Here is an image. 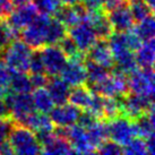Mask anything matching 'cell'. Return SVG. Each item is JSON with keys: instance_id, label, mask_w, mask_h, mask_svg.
Instances as JSON below:
<instances>
[{"instance_id": "1", "label": "cell", "mask_w": 155, "mask_h": 155, "mask_svg": "<svg viewBox=\"0 0 155 155\" xmlns=\"http://www.w3.org/2000/svg\"><path fill=\"white\" fill-rule=\"evenodd\" d=\"M8 142L15 154L36 155L42 154L41 144L31 129L15 122L8 137Z\"/></svg>"}, {"instance_id": "2", "label": "cell", "mask_w": 155, "mask_h": 155, "mask_svg": "<svg viewBox=\"0 0 155 155\" xmlns=\"http://www.w3.org/2000/svg\"><path fill=\"white\" fill-rule=\"evenodd\" d=\"M33 49H31L23 40H15L2 51L5 64L9 69L17 71H28L31 54Z\"/></svg>"}, {"instance_id": "3", "label": "cell", "mask_w": 155, "mask_h": 155, "mask_svg": "<svg viewBox=\"0 0 155 155\" xmlns=\"http://www.w3.org/2000/svg\"><path fill=\"white\" fill-rule=\"evenodd\" d=\"M118 100L120 103L121 116L128 118L131 121L146 113L152 105H154V99L130 92L122 96H118Z\"/></svg>"}, {"instance_id": "4", "label": "cell", "mask_w": 155, "mask_h": 155, "mask_svg": "<svg viewBox=\"0 0 155 155\" xmlns=\"http://www.w3.org/2000/svg\"><path fill=\"white\" fill-rule=\"evenodd\" d=\"M50 16L40 14L34 18V21L30 25L23 28L21 34L22 40L31 49H41L45 45V36H47V28L49 25Z\"/></svg>"}, {"instance_id": "5", "label": "cell", "mask_w": 155, "mask_h": 155, "mask_svg": "<svg viewBox=\"0 0 155 155\" xmlns=\"http://www.w3.org/2000/svg\"><path fill=\"white\" fill-rule=\"evenodd\" d=\"M4 102L8 108L10 117L16 124L21 122L26 116L35 111L33 97L30 93L10 92L4 97Z\"/></svg>"}, {"instance_id": "6", "label": "cell", "mask_w": 155, "mask_h": 155, "mask_svg": "<svg viewBox=\"0 0 155 155\" xmlns=\"http://www.w3.org/2000/svg\"><path fill=\"white\" fill-rule=\"evenodd\" d=\"M130 93L154 99V70L153 68H137L127 76Z\"/></svg>"}, {"instance_id": "7", "label": "cell", "mask_w": 155, "mask_h": 155, "mask_svg": "<svg viewBox=\"0 0 155 155\" xmlns=\"http://www.w3.org/2000/svg\"><path fill=\"white\" fill-rule=\"evenodd\" d=\"M48 76H58L66 66L68 58L58 44H45L40 49Z\"/></svg>"}, {"instance_id": "8", "label": "cell", "mask_w": 155, "mask_h": 155, "mask_svg": "<svg viewBox=\"0 0 155 155\" xmlns=\"http://www.w3.org/2000/svg\"><path fill=\"white\" fill-rule=\"evenodd\" d=\"M108 137L121 146H125L131 138L136 137L134 131L133 121L124 116H119L107 121Z\"/></svg>"}, {"instance_id": "9", "label": "cell", "mask_w": 155, "mask_h": 155, "mask_svg": "<svg viewBox=\"0 0 155 155\" xmlns=\"http://www.w3.org/2000/svg\"><path fill=\"white\" fill-rule=\"evenodd\" d=\"M85 54L75 58H69L66 66L61 70V78L69 86H79L86 83V68L84 65Z\"/></svg>"}, {"instance_id": "10", "label": "cell", "mask_w": 155, "mask_h": 155, "mask_svg": "<svg viewBox=\"0 0 155 155\" xmlns=\"http://www.w3.org/2000/svg\"><path fill=\"white\" fill-rule=\"evenodd\" d=\"M38 15H39V12L35 7V5L28 1V2L17 6L16 9L14 8L10 15L5 19L15 30L21 31L27 25H30Z\"/></svg>"}, {"instance_id": "11", "label": "cell", "mask_w": 155, "mask_h": 155, "mask_svg": "<svg viewBox=\"0 0 155 155\" xmlns=\"http://www.w3.org/2000/svg\"><path fill=\"white\" fill-rule=\"evenodd\" d=\"M68 33L69 36L74 40V42L78 47L79 51L83 53H85L97 40L93 27L85 21L70 27Z\"/></svg>"}, {"instance_id": "12", "label": "cell", "mask_w": 155, "mask_h": 155, "mask_svg": "<svg viewBox=\"0 0 155 155\" xmlns=\"http://www.w3.org/2000/svg\"><path fill=\"white\" fill-rule=\"evenodd\" d=\"M85 15H86V7L83 5V2L77 5L61 4L60 7L53 14L54 18H57L61 24H64L67 28H70L77 25L78 23L83 22Z\"/></svg>"}, {"instance_id": "13", "label": "cell", "mask_w": 155, "mask_h": 155, "mask_svg": "<svg viewBox=\"0 0 155 155\" xmlns=\"http://www.w3.org/2000/svg\"><path fill=\"white\" fill-rule=\"evenodd\" d=\"M50 119L54 127H69L77 124L78 116L81 113V109L73 104H60L56 108H52L50 112Z\"/></svg>"}, {"instance_id": "14", "label": "cell", "mask_w": 155, "mask_h": 155, "mask_svg": "<svg viewBox=\"0 0 155 155\" xmlns=\"http://www.w3.org/2000/svg\"><path fill=\"white\" fill-rule=\"evenodd\" d=\"M107 16L114 32H127L131 30L135 25L134 18L130 14L127 2H124L107 12Z\"/></svg>"}, {"instance_id": "15", "label": "cell", "mask_w": 155, "mask_h": 155, "mask_svg": "<svg viewBox=\"0 0 155 155\" xmlns=\"http://www.w3.org/2000/svg\"><path fill=\"white\" fill-rule=\"evenodd\" d=\"M85 58L108 69H111L114 66V60L111 49L109 47L108 40H96V42L85 52Z\"/></svg>"}, {"instance_id": "16", "label": "cell", "mask_w": 155, "mask_h": 155, "mask_svg": "<svg viewBox=\"0 0 155 155\" xmlns=\"http://www.w3.org/2000/svg\"><path fill=\"white\" fill-rule=\"evenodd\" d=\"M67 139L70 145L73 146L75 153L79 154H93L95 153V148L91 145L87 138L86 130L79 125H71L67 130Z\"/></svg>"}, {"instance_id": "17", "label": "cell", "mask_w": 155, "mask_h": 155, "mask_svg": "<svg viewBox=\"0 0 155 155\" xmlns=\"http://www.w3.org/2000/svg\"><path fill=\"white\" fill-rule=\"evenodd\" d=\"M42 154H74L73 146L67 138L60 137L52 131L41 142Z\"/></svg>"}, {"instance_id": "18", "label": "cell", "mask_w": 155, "mask_h": 155, "mask_svg": "<svg viewBox=\"0 0 155 155\" xmlns=\"http://www.w3.org/2000/svg\"><path fill=\"white\" fill-rule=\"evenodd\" d=\"M18 125H22L31 129L35 135L53 131L54 129V125L52 124L50 117H48L45 113L35 111L26 116L21 122H18Z\"/></svg>"}, {"instance_id": "19", "label": "cell", "mask_w": 155, "mask_h": 155, "mask_svg": "<svg viewBox=\"0 0 155 155\" xmlns=\"http://www.w3.org/2000/svg\"><path fill=\"white\" fill-rule=\"evenodd\" d=\"M69 85L62 79L57 76H49V81L47 84V90L51 96L53 103L57 105L67 103L69 95Z\"/></svg>"}, {"instance_id": "20", "label": "cell", "mask_w": 155, "mask_h": 155, "mask_svg": "<svg viewBox=\"0 0 155 155\" xmlns=\"http://www.w3.org/2000/svg\"><path fill=\"white\" fill-rule=\"evenodd\" d=\"M135 136L140 138H147L154 134V105H152L150 110L143 116L138 117L133 121Z\"/></svg>"}, {"instance_id": "21", "label": "cell", "mask_w": 155, "mask_h": 155, "mask_svg": "<svg viewBox=\"0 0 155 155\" xmlns=\"http://www.w3.org/2000/svg\"><path fill=\"white\" fill-rule=\"evenodd\" d=\"M112 56H113V60H114V67L119 68L126 75H129L130 73L135 71L138 68L134 51H131L128 48L113 52Z\"/></svg>"}, {"instance_id": "22", "label": "cell", "mask_w": 155, "mask_h": 155, "mask_svg": "<svg viewBox=\"0 0 155 155\" xmlns=\"http://www.w3.org/2000/svg\"><path fill=\"white\" fill-rule=\"evenodd\" d=\"M92 97H93L92 91L84 84L79 86H74L73 90L69 91L68 102H70V104L77 107L81 110H85L88 108Z\"/></svg>"}, {"instance_id": "23", "label": "cell", "mask_w": 155, "mask_h": 155, "mask_svg": "<svg viewBox=\"0 0 155 155\" xmlns=\"http://www.w3.org/2000/svg\"><path fill=\"white\" fill-rule=\"evenodd\" d=\"M154 39L144 41L142 45L136 50V62L140 68H153L154 65Z\"/></svg>"}, {"instance_id": "24", "label": "cell", "mask_w": 155, "mask_h": 155, "mask_svg": "<svg viewBox=\"0 0 155 155\" xmlns=\"http://www.w3.org/2000/svg\"><path fill=\"white\" fill-rule=\"evenodd\" d=\"M9 90L14 93H31L33 86L31 84L30 77L25 71H17L10 69L9 78Z\"/></svg>"}, {"instance_id": "25", "label": "cell", "mask_w": 155, "mask_h": 155, "mask_svg": "<svg viewBox=\"0 0 155 155\" xmlns=\"http://www.w3.org/2000/svg\"><path fill=\"white\" fill-rule=\"evenodd\" d=\"M85 130H86L87 138L90 140L91 145L95 148V152H96V147L109 138L107 121L104 120H97L94 125H92L90 128Z\"/></svg>"}, {"instance_id": "26", "label": "cell", "mask_w": 155, "mask_h": 155, "mask_svg": "<svg viewBox=\"0 0 155 155\" xmlns=\"http://www.w3.org/2000/svg\"><path fill=\"white\" fill-rule=\"evenodd\" d=\"M84 65L86 68V85H91V84H95L99 83L101 81H103L105 77H108L110 74V69L105 68L103 66L96 64L94 61L90 60V59H84Z\"/></svg>"}, {"instance_id": "27", "label": "cell", "mask_w": 155, "mask_h": 155, "mask_svg": "<svg viewBox=\"0 0 155 155\" xmlns=\"http://www.w3.org/2000/svg\"><path fill=\"white\" fill-rule=\"evenodd\" d=\"M32 97H33L34 108L38 112L48 114L54 107V103L52 101L51 96H50L47 88H44V87L36 88L32 95Z\"/></svg>"}, {"instance_id": "28", "label": "cell", "mask_w": 155, "mask_h": 155, "mask_svg": "<svg viewBox=\"0 0 155 155\" xmlns=\"http://www.w3.org/2000/svg\"><path fill=\"white\" fill-rule=\"evenodd\" d=\"M126 2L135 23L140 22L147 16H151L154 14V10L147 5L145 0H126Z\"/></svg>"}, {"instance_id": "29", "label": "cell", "mask_w": 155, "mask_h": 155, "mask_svg": "<svg viewBox=\"0 0 155 155\" xmlns=\"http://www.w3.org/2000/svg\"><path fill=\"white\" fill-rule=\"evenodd\" d=\"M66 34H67V27L64 24H61L57 18L50 17L47 28L45 44H57Z\"/></svg>"}, {"instance_id": "30", "label": "cell", "mask_w": 155, "mask_h": 155, "mask_svg": "<svg viewBox=\"0 0 155 155\" xmlns=\"http://www.w3.org/2000/svg\"><path fill=\"white\" fill-rule=\"evenodd\" d=\"M21 38L19 31L15 30L9 25L6 19L0 22V51H4L13 41Z\"/></svg>"}, {"instance_id": "31", "label": "cell", "mask_w": 155, "mask_h": 155, "mask_svg": "<svg viewBox=\"0 0 155 155\" xmlns=\"http://www.w3.org/2000/svg\"><path fill=\"white\" fill-rule=\"evenodd\" d=\"M133 30L137 33V35L142 39V41L154 39L155 34V24H154V16H147L143 21L138 22V25H134Z\"/></svg>"}, {"instance_id": "32", "label": "cell", "mask_w": 155, "mask_h": 155, "mask_svg": "<svg viewBox=\"0 0 155 155\" xmlns=\"http://www.w3.org/2000/svg\"><path fill=\"white\" fill-rule=\"evenodd\" d=\"M119 116H121V110L118 97L103 96V120H112Z\"/></svg>"}, {"instance_id": "33", "label": "cell", "mask_w": 155, "mask_h": 155, "mask_svg": "<svg viewBox=\"0 0 155 155\" xmlns=\"http://www.w3.org/2000/svg\"><path fill=\"white\" fill-rule=\"evenodd\" d=\"M122 151H124V154H128V155L147 154L146 144H145L144 138L137 137V136L131 138L125 146H122Z\"/></svg>"}, {"instance_id": "34", "label": "cell", "mask_w": 155, "mask_h": 155, "mask_svg": "<svg viewBox=\"0 0 155 155\" xmlns=\"http://www.w3.org/2000/svg\"><path fill=\"white\" fill-rule=\"evenodd\" d=\"M57 44H58V47L62 50V52L65 53L66 57H67L68 59L69 58H75V57H79L84 54L83 52L79 51V49H78V47L76 45V43L74 42V40L67 34H66Z\"/></svg>"}, {"instance_id": "35", "label": "cell", "mask_w": 155, "mask_h": 155, "mask_svg": "<svg viewBox=\"0 0 155 155\" xmlns=\"http://www.w3.org/2000/svg\"><path fill=\"white\" fill-rule=\"evenodd\" d=\"M34 5L38 12L43 15L52 16L60 7V0H34Z\"/></svg>"}, {"instance_id": "36", "label": "cell", "mask_w": 155, "mask_h": 155, "mask_svg": "<svg viewBox=\"0 0 155 155\" xmlns=\"http://www.w3.org/2000/svg\"><path fill=\"white\" fill-rule=\"evenodd\" d=\"M9 78H10V69L5 64V60H0V99H4L8 94Z\"/></svg>"}, {"instance_id": "37", "label": "cell", "mask_w": 155, "mask_h": 155, "mask_svg": "<svg viewBox=\"0 0 155 155\" xmlns=\"http://www.w3.org/2000/svg\"><path fill=\"white\" fill-rule=\"evenodd\" d=\"M95 153H100V154L104 155H119L124 154L122 151V146L114 143L113 140H104L102 144H100L99 146L96 147V152Z\"/></svg>"}, {"instance_id": "38", "label": "cell", "mask_w": 155, "mask_h": 155, "mask_svg": "<svg viewBox=\"0 0 155 155\" xmlns=\"http://www.w3.org/2000/svg\"><path fill=\"white\" fill-rule=\"evenodd\" d=\"M28 71L31 74L45 73L43 59H42V54H41V50L40 49H35V50L32 51L30 65H28Z\"/></svg>"}, {"instance_id": "39", "label": "cell", "mask_w": 155, "mask_h": 155, "mask_svg": "<svg viewBox=\"0 0 155 155\" xmlns=\"http://www.w3.org/2000/svg\"><path fill=\"white\" fill-rule=\"evenodd\" d=\"M15 121L12 117L1 118L0 119V143H4L8 140V137L10 135V131L13 129Z\"/></svg>"}, {"instance_id": "40", "label": "cell", "mask_w": 155, "mask_h": 155, "mask_svg": "<svg viewBox=\"0 0 155 155\" xmlns=\"http://www.w3.org/2000/svg\"><path fill=\"white\" fill-rule=\"evenodd\" d=\"M97 120H99V119H97L92 112H90L88 110L85 109L84 111H81L79 116H78L77 125L83 127L84 129H87V128H90L92 125H94Z\"/></svg>"}, {"instance_id": "41", "label": "cell", "mask_w": 155, "mask_h": 155, "mask_svg": "<svg viewBox=\"0 0 155 155\" xmlns=\"http://www.w3.org/2000/svg\"><path fill=\"white\" fill-rule=\"evenodd\" d=\"M31 84L33 88H39V87H45L49 81V76L45 73L40 74H32L30 77Z\"/></svg>"}, {"instance_id": "42", "label": "cell", "mask_w": 155, "mask_h": 155, "mask_svg": "<svg viewBox=\"0 0 155 155\" xmlns=\"http://www.w3.org/2000/svg\"><path fill=\"white\" fill-rule=\"evenodd\" d=\"M15 8V5L12 0H0V18L5 19L10 15Z\"/></svg>"}, {"instance_id": "43", "label": "cell", "mask_w": 155, "mask_h": 155, "mask_svg": "<svg viewBox=\"0 0 155 155\" xmlns=\"http://www.w3.org/2000/svg\"><path fill=\"white\" fill-rule=\"evenodd\" d=\"M104 0H83L82 2H84V6L86 7L87 9H96L102 7V4H103Z\"/></svg>"}, {"instance_id": "44", "label": "cell", "mask_w": 155, "mask_h": 155, "mask_svg": "<svg viewBox=\"0 0 155 155\" xmlns=\"http://www.w3.org/2000/svg\"><path fill=\"white\" fill-rule=\"evenodd\" d=\"M7 117H10L9 110H8V108L6 107L4 100L0 99V119H1V118H7Z\"/></svg>"}, {"instance_id": "45", "label": "cell", "mask_w": 155, "mask_h": 155, "mask_svg": "<svg viewBox=\"0 0 155 155\" xmlns=\"http://www.w3.org/2000/svg\"><path fill=\"white\" fill-rule=\"evenodd\" d=\"M61 4H65V5H77L81 4L83 0H60Z\"/></svg>"}, {"instance_id": "46", "label": "cell", "mask_w": 155, "mask_h": 155, "mask_svg": "<svg viewBox=\"0 0 155 155\" xmlns=\"http://www.w3.org/2000/svg\"><path fill=\"white\" fill-rule=\"evenodd\" d=\"M12 1H13V4L15 6H19V5H23L25 4V2H28L30 0H12Z\"/></svg>"}, {"instance_id": "47", "label": "cell", "mask_w": 155, "mask_h": 155, "mask_svg": "<svg viewBox=\"0 0 155 155\" xmlns=\"http://www.w3.org/2000/svg\"><path fill=\"white\" fill-rule=\"evenodd\" d=\"M145 1H146L147 5H148V6H150L153 10H154V1H155V0H145Z\"/></svg>"}, {"instance_id": "48", "label": "cell", "mask_w": 155, "mask_h": 155, "mask_svg": "<svg viewBox=\"0 0 155 155\" xmlns=\"http://www.w3.org/2000/svg\"><path fill=\"white\" fill-rule=\"evenodd\" d=\"M0 22H1V18H0Z\"/></svg>"}]
</instances>
